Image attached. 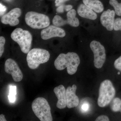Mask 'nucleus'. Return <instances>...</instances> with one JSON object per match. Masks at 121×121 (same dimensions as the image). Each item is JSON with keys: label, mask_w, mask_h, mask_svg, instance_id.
I'll return each instance as SVG.
<instances>
[{"label": "nucleus", "mask_w": 121, "mask_h": 121, "mask_svg": "<svg viewBox=\"0 0 121 121\" xmlns=\"http://www.w3.org/2000/svg\"><path fill=\"white\" fill-rule=\"evenodd\" d=\"M0 121H6L7 120L5 119L4 115L3 114H1L0 115Z\"/></svg>", "instance_id": "obj_30"}, {"label": "nucleus", "mask_w": 121, "mask_h": 121, "mask_svg": "<svg viewBox=\"0 0 121 121\" xmlns=\"http://www.w3.org/2000/svg\"><path fill=\"white\" fill-rule=\"evenodd\" d=\"M78 14L82 17L91 20H95L97 15L94 11L84 4H80L77 10Z\"/></svg>", "instance_id": "obj_15"}, {"label": "nucleus", "mask_w": 121, "mask_h": 121, "mask_svg": "<svg viewBox=\"0 0 121 121\" xmlns=\"http://www.w3.org/2000/svg\"><path fill=\"white\" fill-rule=\"evenodd\" d=\"M5 43V39L3 36L0 37V57H1L4 51V45Z\"/></svg>", "instance_id": "obj_19"}, {"label": "nucleus", "mask_w": 121, "mask_h": 121, "mask_svg": "<svg viewBox=\"0 0 121 121\" xmlns=\"http://www.w3.org/2000/svg\"><path fill=\"white\" fill-rule=\"evenodd\" d=\"M73 8L72 5H65V11L66 12H69V11L71 10Z\"/></svg>", "instance_id": "obj_28"}, {"label": "nucleus", "mask_w": 121, "mask_h": 121, "mask_svg": "<svg viewBox=\"0 0 121 121\" xmlns=\"http://www.w3.org/2000/svg\"><path fill=\"white\" fill-rule=\"evenodd\" d=\"M109 4L113 7L116 14L121 16V2L119 3L117 0H110Z\"/></svg>", "instance_id": "obj_18"}, {"label": "nucleus", "mask_w": 121, "mask_h": 121, "mask_svg": "<svg viewBox=\"0 0 121 121\" xmlns=\"http://www.w3.org/2000/svg\"><path fill=\"white\" fill-rule=\"evenodd\" d=\"M21 14V9L15 8L3 15L1 21L4 24L9 25L11 26H16L19 23L18 18L20 17Z\"/></svg>", "instance_id": "obj_11"}, {"label": "nucleus", "mask_w": 121, "mask_h": 121, "mask_svg": "<svg viewBox=\"0 0 121 121\" xmlns=\"http://www.w3.org/2000/svg\"><path fill=\"white\" fill-rule=\"evenodd\" d=\"M76 12L74 9H72L68 12L67 14V19L64 20L60 16L56 15L52 20V23L55 26L61 27L68 24L72 27H78L79 26V21L76 17Z\"/></svg>", "instance_id": "obj_8"}, {"label": "nucleus", "mask_w": 121, "mask_h": 121, "mask_svg": "<svg viewBox=\"0 0 121 121\" xmlns=\"http://www.w3.org/2000/svg\"><path fill=\"white\" fill-rule=\"evenodd\" d=\"M54 91L58 98L56 107L59 109L65 108L67 106L66 90L62 85H60L54 89Z\"/></svg>", "instance_id": "obj_14"}, {"label": "nucleus", "mask_w": 121, "mask_h": 121, "mask_svg": "<svg viewBox=\"0 0 121 121\" xmlns=\"http://www.w3.org/2000/svg\"><path fill=\"white\" fill-rule=\"evenodd\" d=\"M65 5L63 4L58 7L56 9L57 12L60 13L64 12V11H65Z\"/></svg>", "instance_id": "obj_24"}, {"label": "nucleus", "mask_w": 121, "mask_h": 121, "mask_svg": "<svg viewBox=\"0 0 121 121\" xmlns=\"http://www.w3.org/2000/svg\"><path fill=\"white\" fill-rule=\"evenodd\" d=\"M114 66L116 69L121 72V56L115 61Z\"/></svg>", "instance_id": "obj_21"}, {"label": "nucleus", "mask_w": 121, "mask_h": 121, "mask_svg": "<svg viewBox=\"0 0 121 121\" xmlns=\"http://www.w3.org/2000/svg\"><path fill=\"white\" fill-rule=\"evenodd\" d=\"M83 2L87 7L97 13H100L104 10L103 5L99 0H83Z\"/></svg>", "instance_id": "obj_16"}, {"label": "nucleus", "mask_w": 121, "mask_h": 121, "mask_svg": "<svg viewBox=\"0 0 121 121\" xmlns=\"http://www.w3.org/2000/svg\"><path fill=\"white\" fill-rule=\"evenodd\" d=\"M89 108V106L87 104H84L83 105L82 107V109L84 111H86Z\"/></svg>", "instance_id": "obj_29"}, {"label": "nucleus", "mask_w": 121, "mask_h": 121, "mask_svg": "<svg viewBox=\"0 0 121 121\" xmlns=\"http://www.w3.org/2000/svg\"><path fill=\"white\" fill-rule=\"evenodd\" d=\"M118 75L120 74V72H118Z\"/></svg>", "instance_id": "obj_31"}, {"label": "nucleus", "mask_w": 121, "mask_h": 121, "mask_svg": "<svg viewBox=\"0 0 121 121\" xmlns=\"http://www.w3.org/2000/svg\"><path fill=\"white\" fill-rule=\"evenodd\" d=\"M90 47L94 53L95 66L98 69H100L102 67L106 60L105 48L99 42L95 40L91 42Z\"/></svg>", "instance_id": "obj_7"}, {"label": "nucleus", "mask_w": 121, "mask_h": 121, "mask_svg": "<svg viewBox=\"0 0 121 121\" xmlns=\"http://www.w3.org/2000/svg\"><path fill=\"white\" fill-rule=\"evenodd\" d=\"M77 86L75 84L72 86H69L66 90L67 106L68 108H71L78 106L79 104V99L76 95Z\"/></svg>", "instance_id": "obj_13"}, {"label": "nucleus", "mask_w": 121, "mask_h": 121, "mask_svg": "<svg viewBox=\"0 0 121 121\" xmlns=\"http://www.w3.org/2000/svg\"><path fill=\"white\" fill-rule=\"evenodd\" d=\"M114 29L115 31H121V18H117L115 20Z\"/></svg>", "instance_id": "obj_20"}, {"label": "nucleus", "mask_w": 121, "mask_h": 121, "mask_svg": "<svg viewBox=\"0 0 121 121\" xmlns=\"http://www.w3.org/2000/svg\"><path fill=\"white\" fill-rule=\"evenodd\" d=\"M0 15H2L6 11L7 8L5 6L3 5L1 3L0 4Z\"/></svg>", "instance_id": "obj_26"}, {"label": "nucleus", "mask_w": 121, "mask_h": 121, "mask_svg": "<svg viewBox=\"0 0 121 121\" xmlns=\"http://www.w3.org/2000/svg\"><path fill=\"white\" fill-rule=\"evenodd\" d=\"M49 52L45 49L34 48L29 51L26 57L29 67L35 69L39 67L40 64L47 62L50 59Z\"/></svg>", "instance_id": "obj_3"}, {"label": "nucleus", "mask_w": 121, "mask_h": 121, "mask_svg": "<svg viewBox=\"0 0 121 121\" xmlns=\"http://www.w3.org/2000/svg\"><path fill=\"white\" fill-rule=\"evenodd\" d=\"M33 112L41 121H53L51 107L47 99L43 97L35 99L31 105Z\"/></svg>", "instance_id": "obj_2"}, {"label": "nucleus", "mask_w": 121, "mask_h": 121, "mask_svg": "<svg viewBox=\"0 0 121 121\" xmlns=\"http://www.w3.org/2000/svg\"></svg>", "instance_id": "obj_32"}, {"label": "nucleus", "mask_w": 121, "mask_h": 121, "mask_svg": "<svg viewBox=\"0 0 121 121\" xmlns=\"http://www.w3.org/2000/svg\"><path fill=\"white\" fill-rule=\"evenodd\" d=\"M110 108L114 112L121 111V100L118 98H115L111 102Z\"/></svg>", "instance_id": "obj_17"}, {"label": "nucleus", "mask_w": 121, "mask_h": 121, "mask_svg": "<svg viewBox=\"0 0 121 121\" xmlns=\"http://www.w3.org/2000/svg\"><path fill=\"white\" fill-rule=\"evenodd\" d=\"M9 100L12 103H14L16 100L15 95H8Z\"/></svg>", "instance_id": "obj_27"}, {"label": "nucleus", "mask_w": 121, "mask_h": 121, "mask_svg": "<svg viewBox=\"0 0 121 121\" xmlns=\"http://www.w3.org/2000/svg\"><path fill=\"white\" fill-rule=\"evenodd\" d=\"M11 37L19 44L23 53L27 54L29 52L31 47L32 37L29 31L18 28L12 33Z\"/></svg>", "instance_id": "obj_4"}, {"label": "nucleus", "mask_w": 121, "mask_h": 121, "mask_svg": "<svg viewBox=\"0 0 121 121\" xmlns=\"http://www.w3.org/2000/svg\"><path fill=\"white\" fill-rule=\"evenodd\" d=\"M80 63V58L78 54L75 52H68L66 54H60L54 62V65L59 70L67 68L68 73L72 75L75 73Z\"/></svg>", "instance_id": "obj_1"}, {"label": "nucleus", "mask_w": 121, "mask_h": 121, "mask_svg": "<svg viewBox=\"0 0 121 121\" xmlns=\"http://www.w3.org/2000/svg\"><path fill=\"white\" fill-rule=\"evenodd\" d=\"M68 0H56L55 1V6L56 7H59L60 5L63 4L65 2Z\"/></svg>", "instance_id": "obj_25"}, {"label": "nucleus", "mask_w": 121, "mask_h": 121, "mask_svg": "<svg viewBox=\"0 0 121 121\" xmlns=\"http://www.w3.org/2000/svg\"><path fill=\"white\" fill-rule=\"evenodd\" d=\"M25 21L28 26L34 29L45 28L50 23V19L47 15L33 11L26 13Z\"/></svg>", "instance_id": "obj_6"}, {"label": "nucleus", "mask_w": 121, "mask_h": 121, "mask_svg": "<svg viewBox=\"0 0 121 121\" xmlns=\"http://www.w3.org/2000/svg\"><path fill=\"white\" fill-rule=\"evenodd\" d=\"M115 12L108 9L103 13L100 17L102 25L108 31H112L114 29Z\"/></svg>", "instance_id": "obj_12"}, {"label": "nucleus", "mask_w": 121, "mask_h": 121, "mask_svg": "<svg viewBox=\"0 0 121 121\" xmlns=\"http://www.w3.org/2000/svg\"><path fill=\"white\" fill-rule=\"evenodd\" d=\"M115 94V89L112 82L105 80L101 83L98 99V105L104 107L108 105L112 100Z\"/></svg>", "instance_id": "obj_5"}, {"label": "nucleus", "mask_w": 121, "mask_h": 121, "mask_svg": "<svg viewBox=\"0 0 121 121\" xmlns=\"http://www.w3.org/2000/svg\"><path fill=\"white\" fill-rule=\"evenodd\" d=\"M65 35L66 33L63 29L55 25H49L41 32V39L44 40L54 37H63Z\"/></svg>", "instance_id": "obj_10"}, {"label": "nucleus", "mask_w": 121, "mask_h": 121, "mask_svg": "<svg viewBox=\"0 0 121 121\" xmlns=\"http://www.w3.org/2000/svg\"><path fill=\"white\" fill-rule=\"evenodd\" d=\"M16 88V86H10L9 95H16L17 94Z\"/></svg>", "instance_id": "obj_22"}, {"label": "nucleus", "mask_w": 121, "mask_h": 121, "mask_svg": "<svg viewBox=\"0 0 121 121\" xmlns=\"http://www.w3.org/2000/svg\"><path fill=\"white\" fill-rule=\"evenodd\" d=\"M4 70L7 73L11 75L14 81L20 82L23 78L22 72L15 60L12 59H8L4 64Z\"/></svg>", "instance_id": "obj_9"}, {"label": "nucleus", "mask_w": 121, "mask_h": 121, "mask_svg": "<svg viewBox=\"0 0 121 121\" xmlns=\"http://www.w3.org/2000/svg\"><path fill=\"white\" fill-rule=\"evenodd\" d=\"M95 121H109V119L107 116L106 115H102L98 117Z\"/></svg>", "instance_id": "obj_23"}]
</instances>
